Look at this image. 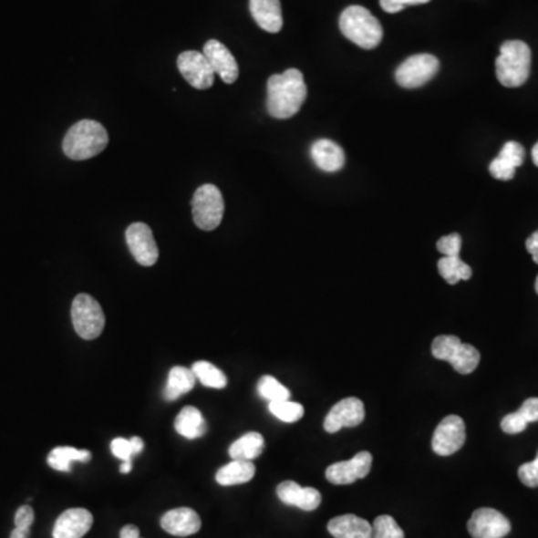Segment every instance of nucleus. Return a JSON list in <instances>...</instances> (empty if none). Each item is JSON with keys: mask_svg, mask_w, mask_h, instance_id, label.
I'll return each instance as SVG.
<instances>
[{"mask_svg": "<svg viewBox=\"0 0 538 538\" xmlns=\"http://www.w3.org/2000/svg\"><path fill=\"white\" fill-rule=\"evenodd\" d=\"M266 109L268 114L278 120H286L298 114L306 99V86L303 72L287 69L268 79Z\"/></svg>", "mask_w": 538, "mask_h": 538, "instance_id": "obj_1", "label": "nucleus"}, {"mask_svg": "<svg viewBox=\"0 0 538 538\" xmlns=\"http://www.w3.org/2000/svg\"><path fill=\"white\" fill-rule=\"evenodd\" d=\"M107 129L99 121L81 120L75 123L63 140V153L72 160H88L107 149Z\"/></svg>", "mask_w": 538, "mask_h": 538, "instance_id": "obj_2", "label": "nucleus"}, {"mask_svg": "<svg viewBox=\"0 0 538 538\" xmlns=\"http://www.w3.org/2000/svg\"><path fill=\"white\" fill-rule=\"evenodd\" d=\"M340 30L348 41L364 50H373L383 39L380 21L364 6H348L340 17Z\"/></svg>", "mask_w": 538, "mask_h": 538, "instance_id": "obj_3", "label": "nucleus"}, {"mask_svg": "<svg viewBox=\"0 0 538 538\" xmlns=\"http://www.w3.org/2000/svg\"><path fill=\"white\" fill-rule=\"evenodd\" d=\"M497 78L504 88H521L531 74V48L522 41H505L495 62Z\"/></svg>", "mask_w": 538, "mask_h": 538, "instance_id": "obj_4", "label": "nucleus"}, {"mask_svg": "<svg viewBox=\"0 0 538 538\" xmlns=\"http://www.w3.org/2000/svg\"><path fill=\"white\" fill-rule=\"evenodd\" d=\"M430 350L435 359L449 362L460 374H471L481 364V352L455 336H437Z\"/></svg>", "mask_w": 538, "mask_h": 538, "instance_id": "obj_5", "label": "nucleus"}, {"mask_svg": "<svg viewBox=\"0 0 538 538\" xmlns=\"http://www.w3.org/2000/svg\"><path fill=\"white\" fill-rule=\"evenodd\" d=\"M193 222L202 231L219 228L224 214V201L222 191L214 184H203L191 199Z\"/></svg>", "mask_w": 538, "mask_h": 538, "instance_id": "obj_6", "label": "nucleus"}, {"mask_svg": "<svg viewBox=\"0 0 538 538\" xmlns=\"http://www.w3.org/2000/svg\"><path fill=\"white\" fill-rule=\"evenodd\" d=\"M72 323L75 332L83 340H95L105 327V315L102 306L90 295L81 294L72 303Z\"/></svg>", "mask_w": 538, "mask_h": 538, "instance_id": "obj_7", "label": "nucleus"}, {"mask_svg": "<svg viewBox=\"0 0 538 538\" xmlns=\"http://www.w3.org/2000/svg\"><path fill=\"white\" fill-rule=\"evenodd\" d=\"M440 69L439 58L430 54H416L402 62L395 72L397 83L404 88H422Z\"/></svg>", "mask_w": 538, "mask_h": 538, "instance_id": "obj_8", "label": "nucleus"}, {"mask_svg": "<svg viewBox=\"0 0 538 538\" xmlns=\"http://www.w3.org/2000/svg\"><path fill=\"white\" fill-rule=\"evenodd\" d=\"M467 440L465 423L460 416H448L440 422L432 437V450L440 456H450L460 450Z\"/></svg>", "mask_w": 538, "mask_h": 538, "instance_id": "obj_9", "label": "nucleus"}, {"mask_svg": "<svg viewBox=\"0 0 538 538\" xmlns=\"http://www.w3.org/2000/svg\"><path fill=\"white\" fill-rule=\"evenodd\" d=\"M177 67L191 88L207 90L214 84V71L203 53L184 51L177 58Z\"/></svg>", "mask_w": 538, "mask_h": 538, "instance_id": "obj_10", "label": "nucleus"}, {"mask_svg": "<svg viewBox=\"0 0 538 538\" xmlns=\"http://www.w3.org/2000/svg\"><path fill=\"white\" fill-rule=\"evenodd\" d=\"M512 523L498 510L477 509L468 521V533L472 538H504L510 534Z\"/></svg>", "mask_w": 538, "mask_h": 538, "instance_id": "obj_11", "label": "nucleus"}, {"mask_svg": "<svg viewBox=\"0 0 538 538\" xmlns=\"http://www.w3.org/2000/svg\"><path fill=\"white\" fill-rule=\"evenodd\" d=\"M126 243L135 261L142 266H153L159 259V249L150 226L141 222L126 229Z\"/></svg>", "mask_w": 538, "mask_h": 538, "instance_id": "obj_12", "label": "nucleus"}, {"mask_svg": "<svg viewBox=\"0 0 538 538\" xmlns=\"http://www.w3.org/2000/svg\"><path fill=\"white\" fill-rule=\"evenodd\" d=\"M364 419V402L360 401L359 398L350 397L341 399L338 404L332 407L323 427L329 434H336L341 428L359 427Z\"/></svg>", "mask_w": 538, "mask_h": 538, "instance_id": "obj_13", "label": "nucleus"}, {"mask_svg": "<svg viewBox=\"0 0 538 538\" xmlns=\"http://www.w3.org/2000/svg\"><path fill=\"white\" fill-rule=\"evenodd\" d=\"M373 465V456L369 451H359L350 460L336 462L326 470L327 481L332 484H352L368 476Z\"/></svg>", "mask_w": 538, "mask_h": 538, "instance_id": "obj_14", "label": "nucleus"}, {"mask_svg": "<svg viewBox=\"0 0 538 538\" xmlns=\"http://www.w3.org/2000/svg\"><path fill=\"white\" fill-rule=\"evenodd\" d=\"M203 56L212 65L214 74H219L220 78L223 79V83L233 84L240 77V67L235 57L222 42L210 39L203 46Z\"/></svg>", "mask_w": 538, "mask_h": 538, "instance_id": "obj_15", "label": "nucleus"}, {"mask_svg": "<svg viewBox=\"0 0 538 538\" xmlns=\"http://www.w3.org/2000/svg\"><path fill=\"white\" fill-rule=\"evenodd\" d=\"M93 525V514L86 509L63 512L54 523L53 538H83Z\"/></svg>", "mask_w": 538, "mask_h": 538, "instance_id": "obj_16", "label": "nucleus"}, {"mask_svg": "<svg viewBox=\"0 0 538 538\" xmlns=\"http://www.w3.org/2000/svg\"><path fill=\"white\" fill-rule=\"evenodd\" d=\"M525 160V149L519 142H505L497 159H493L489 165V172L493 179L509 181L513 179L516 170Z\"/></svg>", "mask_w": 538, "mask_h": 538, "instance_id": "obj_17", "label": "nucleus"}, {"mask_svg": "<svg viewBox=\"0 0 538 538\" xmlns=\"http://www.w3.org/2000/svg\"><path fill=\"white\" fill-rule=\"evenodd\" d=\"M160 526L168 534L175 537H189L201 530L202 522L195 510L189 507L171 510L163 514L160 519Z\"/></svg>", "mask_w": 538, "mask_h": 538, "instance_id": "obj_18", "label": "nucleus"}, {"mask_svg": "<svg viewBox=\"0 0 538 538\" xmlns=\"http://www.w3.org/2000/svg\"><path fill=\"white\" fill-rule=\"evenodd\" d=\"M277 495L280 502L294 505L304 512H315L322 502V495L315 488H303L296 481H287L278 484Z\"/></svg>", "mask_w": 538, "mask_h": 538, "instance_id": "obj_19", "label": "nucleus"}, {"mask_svg": "<svg viewBox=\"0 0 538 538\" xmlns=\"http://www.w3.org/2000/svg\"><path fill=\"white\" fill-rule=\"evenodd\" d=\"M250 13L261 29L268 34H278L283 27L280 0H250Z\"/></svg>", "mask_w": 538, "mask_h": 538, "instance_id": "obj_20", "label": "nucleus"}, {"mask_svg": "<svg viewBox=\"0 0 538 538\" xmlns=\"http://www.w3.org/2000/svg\"><path fill=\"white\" fill-rule=\"evenodd\" d=\"M327 531L334 538H373L371 523L355 514L336 516L327 523Z\"/></svg>", "mask_w": 538, "mask_h": 538, "instance_id": "obj_21", "label": "nucleus"}, {"mask_svg": "<svg viewBox=\"0 0 538 538\" xmlns=\"http://www.w3.org/2000/svg\"><path fill=\"white\" fill-rule=\"evenodd\" d=\"M311 159L316 166L325 172H336L343 170L346 163V154L340 145L329 140L316 141L310 150Z\"/></svg>", "mask_w": 538, "mask_h": 538, "instance_id": "obj_22", "label": "nucleus"}, {"mask_svg": "<svg viewBox=\"0 0 538 538\" xmlns=\"http://www.w3.org/2000/svg\"><path fill=\"white\" fill-rule=\"evenodd\" d=\"M534 422H538V398H528L518 411L502 418V429L505 434H521Z\"/></svg>", "mask_w": 538, "mask_h": 538, "instance_id": "obj_23", "label": "nucleus"}, {"mask_svg": "<svg viewBox=\"0 0 538 538\" xmlns=\"http://www.w3.org/2000/svg\"><path fill=\"white\" fill-rule=\"evenodd\" d=\"M175 429L187 440L201 439L207 432V423L196 407H184L175 419Z\"/></svg>", "mask_w": 538, "mask_h": 538, "instance_id": "obj_24", "label": "nucleus"}, {"mask_svg": "<svg viewBox=\"0 0 538 538\" xmlns=\"http://www.w3.org/2000/svg\"><path fill=\"white\" fill-rule=\"evenodd\" d=\"M256 474V467L252 460H233L231 464L220 468L215 481L222 486L249 483Z\"/></svg>", "mask_w": 538, "mask_h": 538, "instance_id": "obj_25", "label": "nucleus"}, {"mask_svg": "<svg viewBox=\"0 0 538 538\" xmlns=\"http://www.w3.org/2000/svg\"><path fill=\"white\" fill-rule=\"evenodd\" d=\"M196 377L193 371L184 367H174L171 369L165 386L166 401H175L195 388Z\"/></svg>", "mask_w": 538, "mask_h": 538, "instance_id": "obj_26", "label": "nucleus"}, {"mask_svg": "<svg viewBox=\"0 0 538 538\" xmlns=\"http://www.w3.org/2000/svg\"><path fill=\"white\" fill-rule=\"evenodd\" d=\"M265 449V440L259 432H249L236 440L229 448V456L233 460H253L262 455Z\"/></svg>", "mask_w": 538, "mask_h": 538, "instance_id": "obj_27", "label": "nucleus"}, {"mask_svg": "<svg viewBox=\"0 0 538 538\" xmlns=\"http://www.w3.org/2000/svg\"><path fill=\"white\" fill-rule=\"evenodd\" d=\"M90 451L78 450V449L71 448V446H63V448L53 449L48 458H47V462L53 470L69 472L71 471L72 462H75V460L86 464V462H90Z\"/></svg>", "mask_w": 538, "mask_h": 538, "instance_id": "obj_28", "label": "nucleus"}, {"mask_svg": "<svg viewBox=\"0 0 538 538\" xmlns=\"http://www.w3.org/2000/svg\"><path fill=\"white\" fill-rule=\"evenodd\" d=\"M440 275L449 285H458L462 280H470L472 269L460 256H443L439 261Z\"/></svg>", "mask_w": 538, "mask_h": 538, "instance_id": "obj_29", "label": "nucleus"}, {"mask_svg": "<svg viewBox=\"0 0 538 538\" xmlns=\"http://www.w3.org/2000/svg\"><path fill=\"white\" fill-rule=\"evenodd\" d=\"M191 371L195 374L196 380L201 381L203 386L212 388V389H223L228 386V377L224 376L222 369L217 368L214 365L210 364L207 360H199L191 367Z\"/></svg>", "mask_w": 538, "mask_h": 538, "instance_id": "obj_30", "label": "nucleus"}, {"mask_svg": "<svg viewBox=\"0 0 538 538\" xmlns=\"http://www.w3.org/2000/svg\"><path fill=\"white\" fill-rule=\"evenodd\" d=\"M257 390L262 398H265L269 402L286 401L290 399V390L280 383L277 378L271 376H264L259 380Z\"/></svg>", "mask_w": 538, "mask_h": 538, "instance_id": "obj_31", "label": "nucleus"}, {"mask_svg": "<svg viewBox=\"0 0 538 538\" xmlns=\"http://www.w3.org/2000/svg\"><path fill=\"white\" fill-rule=\"evenodd\" d=\"M269 411L280 419L282 422L294 423L298 422L299 419H303L304 407L298 402L290 401H275L269 402Z\"/></svg>", "mask_w": 538, "mask_h": 538, "instance_id": "obj_32", "label": "nucleus"}, {"mask_svg": "<svg viewBox=\"0 0 538 538\" xmlns=\"http://www.w3.org/2000/svg\"><path fill=\"white\" fill-rule=\"evenodd\" d=\"M373 538H406V534L392 516L381 514L374 521Z\"/></svg>", "mask_w": 538, "mask_h": 538, "instance_id": "obj_33", "label": "nucleus"}, {"mask_svg": "<svg viewBox=\"0 0 538 538\" xmlns=\"http://www.w3.org/2000/svg\"><path fill=\"white\" fill-rule=\"evenodd\" d=\"M460 247H462V238L460 233H450V235L440 238L437 243V250L443 256H460Z\"/></svg>", "mask_w": 538, "mask_h": 538, "instance_id": "obj_34", "label": "nucleus"}, {"mask_svg": "<svg viewBox=\"0 0 538 538\" xmlns=\"http://www.w3.org/2000/svg\"><path fill=\"white\" fill-rule=\"evenodd\" d=\"M518 476L528 488H538V453L533 462H526L519 467Z\"/></svg>", "mask_w": 538, "mask_h": 538, "instance_id": "obj_35", "label": "nucleus"}, {"mask_svg": "<svg viewBox=\"0 0 538 538\" xmlns=\"http://www.w3.org/2000/svg\"><path fill=\"white\" fill-rule=\"evenodd\" d=\"M111 451L112 455L116 456L117 460H123V462H132L133 453L129 440H112Z\"/></svg>", "mask_w": 538, "mask_h": 538, "instance_id": "obj_36", "label": "nucleus"}, {"mask_svg": "<svg viewBox=\"0 0 538 538\" xmlns=\"http://www.w3.org/2000/svg\"><path fill=\"white\" fill-rule=\"evenodd\" d=\"M428 2L430 0H380V6L385 9L386 13L397 14L406 6L428 4Z\"/></svg>", "mask_w": 538, "mask_h": 538, "instance_id": "obj_37", "label": "nucleus"}, {"mask_svg": "<svg viewBox=\"0 0 538 538\" xmlns=\"http://www.w3.org/2000/svg\"><path fill=\"white\" fill-rule=\"evenodd\" d=\"M16 526L17 528H26V530H30V526L34 523L35 521V512L30 505H21L20 509L17 510V513H16Z\"/></svg>", "mask_w": 538, "mask_h": 538, "instance_id": "obj_38", "label": "nucleus"}, {"mask_svg": "<svg viewBox=\"0 0 538 538\" xmlns=\"http://www.w3.org/2000/svg\"><path fill=\"white\" fill-rule=\"evenodd\" d=\"M525 245L526 250H528V253H530L533 259H534L535 264L538 265V231H535V233L526 240Z\"/></svg>", "mask_w": 538, "mask_h": 538, "instance_id": "obj_39", "label": "nucleus"}, {"mask_svg": "<svg viewBox=\"0 0 538 538\" xmlns=\"http://www.w3.org/2000/svg\"><path fill=\"white\" fill-rule=\"evenodd\" d=\"M120 538H141V535H140V530H138L137 526L126 525L120 531Z\"/></svg>", "mask_w": 538, "mask_h": 538, "instance_id": "obj_40", "label": "nucleus"}, {"mask_svg": "<svg viewBox=\"0 0 538 538\" xmlns=\"http://www.w3.org/2000/svg\"><path fill=\"white\" fill-rule=\"evenodd\" d=\"M129 441H130L133 456L138 455V453H141V451L144 450V441H142V439H140V437H132Z\"/></svg>", "mask_w": 538, "mask_h": 538, "instance_id": "obj_41", "label": "nucleus"}, {"mask_svg": "<svg viewBox=\"0 0 538 538\" xmlns=\"http://www.w3.org/2000/svg\"><path fill=\"white\" fill-rule=\"evenodd\" d=\"M30 530H26V528H17L16 526V530L11 533V538H29Z\"/></svg>", "mask_w": 538, "mask_h": 538, "instance_id": "obj_42", "label": "nucleus"}, {"mask_svg": "<svg viewBox=\"0 0 538 538\" xmlns=\"http://www.w3.org/2000/svg\"><path fill=\"white\" fill-rule=\"evenodd\" d=\"M130 471H132V462H123L120 467L121 474H129Z\"/></svg>", "mask_w": 538, "mask_h": 538, "instance_id": "obj_43", "label": "nucleus"}, {"mask_svg": "<svg viewBox=\"0 0 538 538\" xmlns=\"http://www.w3.org/2000/svg\"><path fill=\"white\" fill-rule=\"evenodd\" d=\"M533 161H534L535 166H538V142L534 145V149H533Z\"/></svg>", "mask_w": 538, "mask_h": 538, "instance_id": "obj_44", "label": "nucleus"}, {"mask_svg": "<svg viewBox=\"0 0 538 538\" xmlns=\"http://www.w3.org/2000/svg\"><path fill=\"white\" fill-rule=\"evenodd\" d=\"M535 292H537L538 295V277L537 280H535Z\"/></svg>", "mask_w": 538, "mask_h": 538, "instance_id": "obj_45", "label": "nucleus"}]
</instances>
